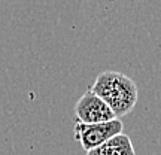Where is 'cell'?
I'll use <instances>...</instances> for the list:
<instances>
[{
  "label": "cell",
  "instance_id": "3",
  "mask_svg": "<svg viewBox=\"0 0 161 155\" xmlns=\"http://www.w3.org/2000/svg\"><path fill=\"white\" fill-rule=\"evenodd\" d=\"M75 115L76 121L84 124H100L116 118L112 109L104 103V100L92 92L91 88L84 96H80L78 103L75 104Z\"/></svg>",
  "mask_w": 161,
  "mask_h": 155
},
{
  "label": "cell",
  "instance_id": "2",
  "mask_svg": "<svg viewBox=\"0 0 161 155\" xmlns=\"http://www.w3.org/2000/svg\"><path fill=\"white\" fill-rule=\"evenodd\" d=\"M122 130H124V124L119 118L100 122V124H84L76 121L73 128L75 139L85 151H91L103 145L109 139L115 137L116 134H121Z\"/></svg>",
  "mask_w": 161,
  "mask_h": 155
},
{
  "label": "cell",
  "instance_id": "4",
  "mask_svg": "<svg viewBox=\"0 0 161 155\" xmlns=\"http://www.w3.org/2000/svg\"><path fill=\"white\" fill-rule=\"evenodd\" d=\"M86 155H136V152L133 148L131 139L121 133L97 148L86 151Z\"/></svg>",
  "mask_w": 161,
  "mask_h": 155
},
{
  "label": "cell",
  "instance_id": "1",
  "mask_svg": "<svg viewBox=\"0 0 161 155\" xmlns=\"http://www.w3.org/2000/svg\"><path fill=\"white\" fill-rule=\"evenodd\" d=\"M91 90L104 100L116 118L130 113L139 98L136 82L131 78L114 70L102 72L96 78Z\"/></svg>",
  "mask_w": 161,
  "mask_h": 155
}]
</instances>
